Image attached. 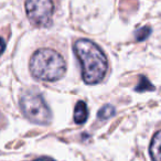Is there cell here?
Instances as JSON below:
<instances>
[{"mask_svg": "<svg viewBox=\"0 0 161 161\" xmlns=\"http://www.w3.org/2000/svg\"><path fill=\"white\" fill-rule=\"evenodd\" d=\"M74 52L82 65V77L86 84H97L107 73V58L103 50L87 39H80L74 44Z\"/></svg>", "mask_w": 161, "mask_h": 161, "instance_id": "obj_1", "label": "cell"}, {"mask_svg": "<svg viewBox=\"0 0 161 161\" xmlns=\"http://www.w3.org/2000/svg\"><path fill=\"white\" fill-rule=\"evenodd\" d=\"M66 64L61 54L52 49H40L31 56L30 72L36 80L54 82L62 78Z\"/></svg>", "mask_w": 161, "mask_h": 161, "instance_id": "obj_2", "label": "cell"}, {"mask_svg": "<svg viewBox=\"0 0 161 161\" xmlns=\"http://www.w3.org/2000/svg\"><path fill=\"white\" fill-rule=\"evenodd\" d=\"M20 107L31 123L47 125L52 120V113L40 94L28 92L20 98Z\"/></svg>", "mask_w": 161, "mask_h": 161, "instance_id": "obj_3", "label": "cell"}, {"mask_svg": "<svg viewBox=\"0 0 161 161\" xmlns=\"http://www.w3.org/2000/svg\"><path fill=\"white\" fill-rule=\"evenodd\" d=\"M25 12L32 25L47 27L54 14V3L52 0H25Z\"/></svg>", "mask_w": 161, "mask_h": 161, "instance_id": "obj_4", "label": "cell"}, {"mask_svg": "<svg viewBox=\"0 0 161 161\" xmlns=\"http://www.w3.org/2000/svg\"><path fill=\"white\" fill-rule=\"evenodd\" d=\"M150 156L153 161H161V130L157 131L150 143Z\"/></svg>", "mask_w": 161, "mask_h": 161, "instance_id": "obj_5", "label": "cell"}, {"mask_svg": "<svg viewBox=\"0 0 161 161\" xmlns=\"http://www.w3.org/2000/svg\"><path fill=\"white\" fill-rule=\"evenodd\" d=\"M88 118L87 106L84 102H77L74 109V121L76 124H84Z\"/></svg>", "mask_w": 161, "mask_h": 161, "instance_id": "obj_6", "label": "cell"}, {"mask_svg": "<svg viewBox=\"0 0 161 161\" xmlns=\"http://www.w3.org/2000/svg\"><path fill=\"white\" fill-rule=\"evenodd\" d=\"M137 92H147V91H154V86L149 82L147 77L140 76L139 77V83L136 86Z\"/></svg>", "mask_w": 161, "mask_h": 161, "instance_id": "obj_7", "label": "cell"}, {"mask_svg": "<svg viewBox=\"0 0 161 161\" xmlns=\"http://www.w3.org/2000/svg\"><path fill=\"white\" fill-rule=\"evenodd\" d=\"M115 115V108L112 105H105L99 109L97 117H98L101 120H106V119L110 118Z\"/></svg>", "mask_w": 161, "mask_h": 161, "instance_id": "obj_8", "label": "cell"}, {"mask_svg": "<svg viewBox=\"0 0 161 161\" xmlns=\"http://www.w3.org/2000/svg\"><path fill=\"white\" fill-rule=\"evenodd\" d=\"M150 33H151V28L146 25V27H142L137 30V31L135 32V36H136L137 41H143L150 36Z\"/></svg>", "mask_w": 161, "mask_h": 161, "instance_id": "obj_9", "label": "cell"}, {"mask_svg": "<svg viewBox=\"0 0 161 161\" xmlns=\"http://www.w3.org/2000/svg\"><path fill=\"white\" fill-rule=\"evenodd\" d=\"M5 49H6V43H5V41H3V38H0V55L3 53Z\"/></svg>", "mask_w": 161, "mask_h": 161, "instance_id": "obj_10", "label": "cell"}, {"mask_svg": "<svg viewBox=\"0 0 161 161\" xmlns=\"http://www.w3.org/2000/svg\"><path fill=\"white\" fill-rule=\"evenodd\" d=\"M33 161H54V160H52V159H50V158H39Z\"/></svg>", "mask_w": 161, "mask_h": 161, "instance_id": "obj_11", "label": "cell"}]
</instances>
